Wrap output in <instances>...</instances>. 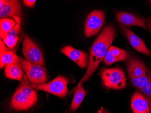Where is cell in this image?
I'll return each instance as SVG.
<instances>
[{
	"mask_svg": "<svg viewBox=\"0 0 151 113\" xmlns=\"http://www.w3.org/2000/svg\"><path fill=\"white\" fill-rule=\"evenodd\" d=\"M0 61V67L1 69L9 64H15L20 65L19 56L17 55L14 51L11 50H7L1 52Z\"/></svg>",
	"mask_w": 151,
	"mask_h": 113,
	"instance_id": "obj_18",
	"label": "cell"
},
{
	"mask_svg": "<svg viewBox=\"0 0 151 113\" xmlns=\"http://www.w3.org/2000/svg\"><path fill=\"white\" fill-rule=\"evenodd\" d=\"M24 70L21 66L15 64L6 65L4 69L5 75L7 78L21 81L24 77Z\"/></svg>",
	"mask_w": 151,
	"mask_h": 113,
	"instance_id": "obj_15",
	"label": "cell"
},
{
	"mask_svg": "<svg viewBox=\"0 0 151 113\" xmlns=\"http://www.w3.org/2000/svg\"><path fill=\"white\" fill-rule=\"evenodd\" d=\"M131 108L134 113H151V108L147 99L138 91L132 96Z\"/></svg>",
	"mask_w": 151,
	"mask_h": 113,
	"instance_id": "obj_14",
	"label": "cell"
},
{
	"mask_svg": "<svg viewBox=\"0 0 151 113\" xmlns=\"http://www.w3.org/2000/svg\"><path fill=\"white\" fill-rule=\"evenodd\" d=\"M116 17L119 23L126 27L132 26H139L149 32L145 18L125 12H118L116 13Z\"/></svg>",
	"mask_w": 151,
	"mask_h": 113,
	"instance_id": "obj_10",
	"label": "cell"
},
{
	"mask_svg": "<svg viewBox=\"0 0 151 113\" xmlns=\"http://www.w3.org/2000/svg\"><path fill=\"white\" fill-rule=\"evenodd\" d=\"M5 1H6V0H0V7H1L4 5Z\"/></svg>",
	"mask_w": 151,
	"mask_h": 113,
	"instance_id": "obj_26",
	"label": "cell"
},
{
	"mask_svg": "<svg viewBox=\"0 0 151 113\" xmlns=\"http://www.w3.org/2000/svg\"><path fill=\"white\" fill-rule=\"evenodd\" d=\"M37 0H23L24 6L27 7H34Z\"/></svg>",
	"mask_w": 151,
	"mask_h": 113,
	"instance_id": "obj_23",
	"label": "cell"
},
{
	"mask_svg": "<svg viewBox=\"0 0 151 113\" xmlns=\"http://www.w3.org/2000/svg\"><path fill=\"white\" fill-rule=\"evenodd\" d=\"M119 27L134 48L137 51L151 57V50L147 47L141 38L136 35L131 29L128 28L124 25H119Z\"/></svg>",
	"mask_w": 151,
	"mask_h": 113,
	"instance_id": "obj_7",
	"label": "cell"
},
{
	"mask_svg": "<svg viewBox=\"0 0 151 113\" xmlns=\"http://www.w3.org/2000/svg\"><path fill=\"white\" fill-rule=\"evenodd\" d=\"M60 51L76 63L81 69H84L88 66L89 58L86 52L69 45L64 46Z\"/></svg>",
	"mask_w": 151,
	"mask_h": 113,
	"instance_id": "obj_9",
	"label": "cell"
},
{
	"mask_svg": "<svg viewBox=\"0 0 151 113\" xmlns=\"http://www.w3.org/2000/svg\"><path fill=\"white\" fill-rule=\"evenodd\" d=\"M129 57V53L126 50L111 46L109 49L103 59V63L106 65L110 66L115 62L126 60Z\"/></svg>",
	"mask_w": 151,
	"mask_h": 113,
	"instance_id": "obj_12",
	"label": "cell"
},
{
	"mask_svg": "<svg viewBox=\"0 0 151 113\" xmlns=\"http://www.w3.org/2000/svg\"><path fill=\"white\" fill-rule=\"evenodd\" d=\"M115 37L116 31L114 27L111 25L105 26L96 38L90 49L89 64L87 69L79 83L83 84L92 76L100 63L104 59Z\"/></svg>",
	"mask_w": 151,
	"mask_h": 113,
	"instance_id": "obj_1",
	"label": "cell"
},
{
	"mask_svg": "<svg viewBox=\"0 0 151 113\" xmlns=\"http://www.w3.org/2000/svg\"><path fill=\"white\" fill-rule=\"evenodd\" d=\"M17 22L16 21L10 18H1L0 20V36L2 39H4L8 33L12 29Z\"/></svg>",
	"mask_w": 151,
	"mask_h": 113,
	"instance_id": "obj_19",
	"label": "cell"
},
{
	"mask_svg": "<svg viewBox=\"0 0 151 113\" xmlns=\"http://www.w3.org/2000/svg\"><path fill=\"white\" fill-rule=\"evenodd\" d=\"M100 75L104 85L108 88L121 89L126 86L125 74L120 68H102Z\"/></svg>",
	"mask_w": 151,
	"mask_h": 113,
	"instance_id": "obj_2",
	"label": "cell"
},
{
	"mask_svg": "<svg viewBox=\"0 0 151 113\" xmlns=\"http://www.w3.org/2000/svg\"><path fill=\"white\" fill-rule=\"evenodd\" d=\"M73 90H74V91H75V93L70 108L71 110L74 111L77 110L80 106L85 97L86 95L87 91L84 89L81 83H78Z\"/></svg>",
	"mask_w": 151,
	"mask_h": 113,
	"instance_id": "obj_17",
	"label": "cell"
},
{
	"mask_svg": "<svg viewBox=\"0 0 151 113\" xmlns=\"http://www.w3.org/2000/svg\"><path fill=\"white\" fill-rule=\"evenodd\" d=\"M18 40V37H13L12 36H6L3 39V42L10 49H12L17 45Z\"/></svg>",
	"mask_w": 151,
	"mask_h": 113,
	"instance_id": "obj_22",
	"label": "cell"
},
{
	"mask_svg": "<svg viewBox=\"0 0 151 113\" xmlns=\"http://www.w3.org/2000/svg\"><path fill=\"white\" fill-rule=\"evenodd\" d=\"M138 92H139L147 99L151 108V79L141 87L137 88Z\"/></svg>",
	"mask_w": 151,
	"mask_h": 113,
	"instance_id": "obj_21",
	"label": "cell"
},
{
	"mask_svg": "<svg viewBox=\"0 0 151 113\" xmlns=\"http://www.w3.org/2000/svg\"><path fill=\"white\" fill-rule=\"evenodd\" d=\"M1 52H2V51H6V50H8L7 48H6L5 47V45H4V43L2 42V40H1Z\"/></svg>",
	"mask_w": 151,
	"mask_h": 113,
	"instance_id": "obj_25",
	"label": "cell"
},
{
	"mask_svg": "<svg viewBox=\"0 0 151 113\" xmlns=\"http://www.w3.org/2000/svg\"><path fill=\"white\" fill-rule=\"evenodd\" d=\"M105 13L103 11L95 10L87 16L85 25V35L86 38L94 36L105 23Z\"/></svg>",
	"mask_w": 151,
	"mask_h": 113,
	"instance_id": "obj_6",
	"label": "cell"
},
{
	"mask_svg": "<svg viewBox=\"0 0 151 113\" xmlns=\"http://www.w3.org/2000/svg\"><path fill=\"white\" fill-rule=\"evenodd\" d=\"M22 53L25 59L29 62L45 65L42 51L28 35H25L23 42Z\"/></svg>",
	"mask_w": 151,
	"mask_h": 113,
	"instance_id": "obj_5",
	"label": "cell"
},
{
	"mask_svg": "<svg viewBox=\"0 0 151 113\" xmlns=\"http://www.w3.org/2000/svg\"><path fill=\"white\" fill-rule=\"evenodd\" d=\"M21 10L19 0H6L4 5L0 7V17H13L16 22H20Z\"/></svg>",
	"mask_w": 151,
	"mask_h": 113,
	"instance_id": "obj_8",
	"label": "cell"
},
{
	"mask_svg": "<svg viewBox=\"0 0 151 113\" xmlns=\"http://www.w3.org/2000/svg\"><path fill=\"white\" fill-rule=\"evenodd\" d=\"M29 81L26 75H24L17 89L19 90L24 96L37 102V92L34 90Z\"/></svg>",
	"mask_w": 151,
	"mask_h": 113,
	"instance_id": "obj_16",
	"label": "cell"
},
{
	"mask_svg": "<svg viewBox=\"0 0 151 113\" xmlns=\"http://www.w3.org/2000/svg\"><path fill=\"white\" fill-rule=\"evenodd\" d=\"M20 66L31 83L43 84L47 80L46 71L43 66L29 62L26 59L19 56Z\"/></svg>",
	"mask_w": 151,
	"mask_h": 113,
	"instance_id": "obj_4",
	"label": "cell"
},
{
	"mask_svg": "<svg viewBox=\"0 0 151 113\" xmlns=\"http://www.w3.org/2000/svg\"><path fill=\"white\" fill-rule=\"evenodd\" d=\"M131 82L135 87L139 88L151 79V72L148 71L145 75L139 77H130Z\"/></svg>",
	"mask_w": 151,
	"mask_h": 113,
	"instance_id": "obj_20",
	"label": "cell"
},
{
	"mask_svg": "<svg viewBox=\"0 0 151 113\" xmlns=\"http://www.w3.org/2000/svg\"><path fill=\"white\" fill-rule=\"evenodd\" d=\"M36 102V101L24 96L17 89L11 99L10 106L15 110L25 111L32 107Z\"/></svg>",
	"mask_w": 151,
	"mask_h": 113,
	"instance_id": "obj_11",
	"label": "cell"
},
{
	"mask_svg": "<svg viewBox=\"0 0 151 113\" xmlns=\"http://www.w3.org/2000/svg\"><path fill=\"white\" fill-rule=\"evenodd\" d=\"M129 77H139L150 70L142 61L135 58H130L127 63Z\"/></svg>",
	"mask_w": 151,
	"mask_h": 113,
	"instance_id": "obj_13",
	"label": "cell"
},
{
	"mask_svg": "<svg viewBox=\"0 0 151 113\" xmlns=\"http://www.w3.org/2000/svg\"><path fill=\"white\" fill-rule=\"evenodd\" d=\"M69 80L63 76H59L47 83L36 84L30 83L34 89L45 91L60 98L65 97L68 94Z\"/></svg>",
	"mask_w": 151,
	"mask_h": 113,
	"instance_id": "obj_3",
	"label": "cell"
},
{
	"mask_svg": "<svg viewBox=\"0 0 151 113\" xmlns=\"http://www.w3.org/2000/svg\"><path fill=\"white\" fill-rule=\"evenodd\" d=\"M146 21L147 24V28H148V29L150 30L151 33V16L147 18L146 19Z\"/></svg>",
	"mask_w": 151,
	"mask_h": 113,
	"instance_id": "obj_24",
	"label": "cell"
},
{
	"mask_svg": "<svg viewBox=\"0 0 151 113\" xmlns=\"http://www.w3.org/2000/svg\"><path fill=\"white\" fill-rule=\"evenodd\" d=\"M149 1H150V3H151V0H149Z\"/></svg>",
	"mask_w": 151,
	"mask_h": 113,
	"instance_id": "obj_27",
	"label": "cell"
}]
</instances>
